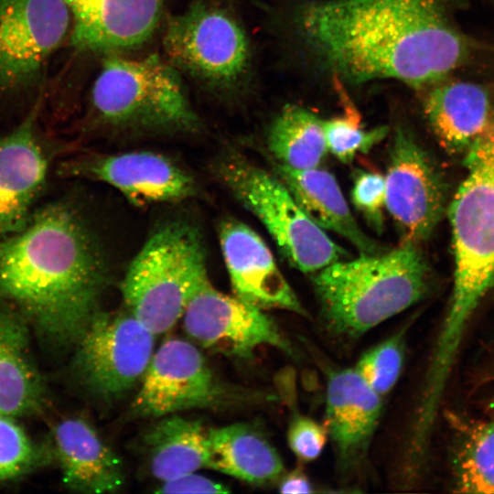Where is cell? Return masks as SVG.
Here are the masks:
<instances>
[{"instance_id": "obj_29", "label": "cell", "mask_w": 494, "mask_h": 494, "mask_svg": "<svg viewBox=\"0 0 494 494\" xmlns=\"http://www.w3.org/2000/svg\"><path fill=\"white\" fill-rule=\"evenodd\" d=\"M328 149L341 162L349 163L359 153H367L387 134V127L364 130L353 114L324 122Z\"/></svg>"}, {"instance_id": "obj_1", "label": "cell", "mask_w": 494, "mask_h": 494, "mask_svg": "<svg viewBox=\"0 0 494 494\" xmlns=\"http://www.w3.org/2000/svg\"><path fill=\"white\" fill-rule=\"evenodd\" d=\"M304 39L344 80L394 79L419 88L440 81L467 48L436 0H327L298 15Z\"/></svg>"}, {"instance_id": "obj_23", "label": "cell", "mask_w": 494, "mask_h": 494, "mask_svg": "<svg viewBox=\"0 0 494 494\" xmlns=\"http://www.w3.org/2000/svg\"><path fill=\"white\" fill-rule=\"evenodd\" d=\"M208 467L253 485H267L285 474L283 461L267 438L247 424L209 429Z\"/></svg>"}, {"instance_id": "obj_28", "label": "cell", "mask_w": 494, "mask_h": 494, "mask_svg": "<svg viewBox=\"0 0 494 494\" xmlns=\"http://www.w3.org/2000/svg\"><path fill=\"white\" fill-rule=\"evenodd\" d=\"M404 329L366 351L355 369L381 396L387 394L401 374L405 351Z\"/></svg>"}, {"instance_id": "obj_11", "label": "cell", "mask_w": 494, "mask_h": 494, "mask_svg": "<svg viewBox=\"0 0 494 494\" xmlns=\"http://www.w3.org/2000/svg\"><path fill=\"white\" fill-rule=\"evenodd\" d=\"M182 317L189 338L216 352L249 358L257 348L272 346L293 354L290 342L263 308L218 291L209 281L195 294Z\"/></svg>"}, {"instance_id": "obj_17", "label": "cell", "mask_w": 494, "mask_h": 494, "mask_svg": "<svg viewBox=\"0 0 494 494\" xmlns=\"http://www.w3.org/2000/svg\"><path fill=\"white\" fill-rule=\"evenodd\" d=\"M382 408L378 394L354 368L328 370L326 388V427L345 471L364 460Z\"/></svg>"}, {"instance_id": "obj_22", "label": "cell", "mask_w": 494, "mask_h": 494, "mask_svg": "<svg viewBox=\"0 0 494 494\" xmlns=\"http://www.w3.org/2000/svg\"><path fill=\"white\" fill-rule=\"evenodd\" d=\"M280 180L305 213L321 229L345 238L360 254L384 252L358 225L340 188L328 171L318 167L295 170L275 164Z\"/></svg>"}, {"instance_id": "obj_25", "label": "cell", "mask_w": 494, "mask_h": 494, "mask_svg": "<svg viewBox=\"0 0 494 494\" xmlns=\"http://www.w3.org/2000/svg\"><path fill=\"white\" fill-rule=\"evenodd\" d=\"M267 145L277 165L295 170L318 167L328 150L324 122L296 105H286L274 120Z\"/></svg>"}, {"instance_id": "obj_19", "label": "cell", "mask_w": 494, "mask_h": 494, "mask_svg": "<svg viewBox=\"0 0 494 494\" xmlns=\"http://www.w3.org/2000/svg\"><path fill=\"white\" fill-rule=\"evenodd\" d=\"M48 446L65 488L81 493L116 492L124 482L123 464L85 419L68 416L51 428Z\"/></svg>"}, {"instance_id": "obj_3", "label": "cell", "mask_w": 494, "mask_h": 494, "mask_svg": "<svg viewBox=\"0 0 494 494\" xmlns=\"http://www.w3.org/2000/svg\"><path fill=\"white\" fill-rule=\"evenodd\" d=\"M467 173L449 208L455 274L427 370L449 377L466 328L494 285V120L466 153Z\"/></svg>"}, {"instance_id": "obj_5", "label": "cell", "mask_w": 494, "mask_h": 494, "mask_svg": "<svg viewBox=\"0 0 494 494\" xmlns=\"http://www.w3.org/2000/svg\"><path fill=\"white\" fill-rule=\"evenodd\" d=\"M91 102L101 123L117 133L191 134L200 127L177 70L155 54L105 59Z\"/></svg>"}, {"instance_id": "obj_12", "label": "cell", "mask_w": 494, "mask_h": 494, "mask_svg": "<svg viewBox=\"0 0 494 494\" xmlns=\"http://www.w3.org/2000/svg\"><path fill=\"white\" fill-rule=\"evenodd\" d=\"M385 189L401 243L418 245L428 238L444 209V187L425 152L401 128L393 138Z\"/></svg>"}, {"instance_id": "obj_27", "label": "cell", "mask_w": 494, "mask_h": 494, "mask_svg": "<svg viewBox=\"0 0 494 494\" xmlns=\"http://www.w3.org/2000/svg\"><path fill=\"white\" fill-rule=\"evenodd\" d=\"M51 461L48 445L36 443L16 418L0 414V482L21 479Z\"/></svg>"}, {"instance_id": "obj_7", "label": "cell", "mask_w": 494, "mask_h": 494, "mask_svg": "<svg viewBox=\"0 0 494 494\" xmlns=\"http://www.w3.org/2000/svg\"><path fill=\"white\" fill-rule=\"evenodd\" d=\"M214 171L235 199L262 221L299 271L314 274L348 256L305 213L280 179L235 153L220 157Z\"/></svg>"}, {"instance_id": "obj_31", "label": "cell", "mask_w": 494, "mask_h": 494, "mask_svg": "<svg viewBox=\"0 0 494 494\" xmlns=\"http://www.w3.org/2000/svg\"><path fill=\"white\" fill-rule=\"evenodd\" d=\"M328 430L317 421L295 415L287 430V442L292 452L302 461L317 458L328 440Z\"/></svg>"}, {"instance_id": "obj_33", "label": "cell", "mask_w": 494, "mask_h": 494, "mask_svg": "<svg viewBox=\"0 0 494 494\" xmlns=\"http://www.w3.org/2000/svg\"><path fill=\"white\" fill-rule=\"evenodd\" d=\"M279 490L282 493H312L314 488L306 474L295 470L279 479Z\"/></svg>"}, {"instance_id": "obj_15", "label": "cell", "mask_w": 494, "mask_h": 494, "mask_svg": "<svg viewBox=\"0 0 494 494\" xmlns=\"http://www.w3.org/2000/svg\"><path fill=\"white\" fill-rule=\"evenodd\" d=\"M219 238L234 295L261 308L306 312L263 239L234 219L222 220Z\"/></svg>"}, {"instance_id": "obj_20", "label": "cell", "mask_w": 494, "mask_h": 494, "mask_svg": "<svg viewBox=\"0 0 494 494\" xmlns=\"http://www.w3.org/2000/svg\"><path fill=\"white\" fill-rule=\"evenodd\" d=\"M30 329L17 312L0 305V414L33 416L47 405L46 384L31 353Z\"/></svg>"}, {"instance_id": "obj_13", "label": "cell", "mask_w": 494, "mask_h": 494, "mask_svg": "<svg viewBox=\"0 0 494 494\" xmlns=\"http://www.w3.org/2000/svg\"><path fill=\"white\" fill-rule=\"evenodd\" d=\"M59 172L108 184L137 206L180 201L196 193L187 171L167 156L149 151L80 155L63 162Z\"/></svg>"}, {"instance_id": "obj_16", "label": "cell", "mask_w": 494, "mask_h": 494, "mask_svg": "<svg viewBox=\"0 0 494 494\" xmlns=\"http://www.w3.org/2000/svg\"><path fill=\"white\" fill-rule=\"evenodd\" d=\"M50 156L38 138L35 113L0 139V240L26 227L48 173Z\"/></svg>"}, {"instance_id": "obj_2", "label": "cell", "mask_w": 494, "mask_h": 494, "mask_svg": "<svg viewBox=\"0 0 494 494\" xmlns=\"http://www.w3.org/2000/svg\"><path fill=\"white\" fill-rule=\"evenodd\" d=\"M108 283L102 247L69 201L35 209L24 229L0 240V305L54 348L74 347Z\"/></svg>"}, {"instance_id": "obj_4", "label": "cell", "mask_w": 494, "mask_h": 494, "mask_svg": "<svg viewBox=\"0 0 494 494\" xmlns=\"http://www.w3.org/2000/svg\"><path fill=\"white\" fill-rule=\"evenodd\" d=\"M313 284L328 329L353 339L419 302L429 271L418 245L401 243L334 262L314 273Z\"/></svg>"}, {"instance_id": "obj_26", "label": "cell", "mask_w": 494, "mask_h": 494, "mask_svg": "<svg viewBox=\"0 0 494 494\" xmlns=\"http://www.w3.org/2000/svg\"><path fill=\"white\" fill-rule=\"evenodd\" d=\"M454 486L462 493H494V421L468 424L454 458Z\"/></svg>"}, {"instance_id": "obj_8", "label": "cell", "mask_w": 494, "mask_h": 494, "mask_svg": "<svg viewBox=\"0 0 494 494\" xmlns=\"http://www.w3.org/2000/svg\"><path fill=\"white\" fill-rule=\"evenodd\" d=\"M163 47L176 70L218 91L233 90L249 66L243 28L227 11L205 2L167 20Z\"/></svg>"}, {"instance_id": "obj_18", "label": "cell", "mask_w": 494, "mask_h": 494, "mask_svg": "<svg viewBox=\"0 0 494 494\" xmlns=\"http://www.w3.org/2000/svg\"><path fill=\"white\" fill-rule=\"evenodd\" d=\"M73 17L72 42L94 51L131 49L157 29L165 0H64Z\"/></svg>"}, {"instance_id": "obj_30", "label": "cell", "mask_w": 494, "mask_h": 494, "mask_svg": "<svg viewBox=\"0 0 494 494\" xmlns=\"http://www.w3.org/2000/svg\"><path fill=\"white\" fill-rule=\"evenodd\" d=\"M351 199L368 225L381 233L386 209L385 177L377 172L360 171L353 182Z\"/></svg>"}, {"instance_id": "obj_24", "label": "cell", "mask_w": 494, "mask_h": 494, "mask_svg": "<svg viewBox=\"0 0 494 494\" xmlns=\"http://www.w3.org/2000/svg\"><path fill=\"white\" fill-rule=\"evenodd\" d=\"M160 418L144 438L151 474L166 481L208 467L209 429L174 413Z\"/></svg>"}, {"instance_id": "obj_32", "label": "cell", "mask_w": 494, "mask_h": 494, "mask_svg": "<svg viewBox=\"0 0 494 494\" xmlns=\"http://www.w3.org/2000/svg\"><path fill=\"white\" fill-rule=\"evenodd\" d=\"M156 492L160 493H228L230 489L222 483L207 477L188 473L163 481Z\"/></svg>"}, {"instance_id": "obj_9", "label": "cell", "mask_w": 494, "mask_h": 494, "mask_svg": "<svg viewBox=\"0 0 494 494\" xmlns=\"http://www.w3.org/2000/svg\"><path fill=\"white\" fill-rule=\"evenodd\" d=\"M154 345L155 334L128 310H101L73 347V374L95 398L116 400L141 381Z\"/></svg>"}, {"instance_id": "obj_14", "label": "cell", "mask_w": 494, "mask_h": 494, "mask_svg": "<svg viewBox=\"0 0 494 494\" xmlns=\"http://www.w3.org/2000/svg\"><path fill=\"white\" fill-rule=\"evenodd\" d=\"M64 0H0V87L28 81L65 37Z\"/></svg>"}, {"instance_id": "obj_6", "label": "cell", "mask_w": 494, "mask_h": 494, "mask_svg": "<svg viewBox=\"0 0 494 494\" xmlns=\"http://www.w3.org/2000/svg\"><path fill=\"white\" fill-rule=\"evenodd\" d=\"M208 281L198 230L175 221L148 238L131 262L121 291L127 310L158 335L174 327Z\"/></svg>"}, {"instance_id": "obj_21", "label": "cell", "mask_w": 494, "mask_h": 494, "mask_svg": "<svg viewBox=\"0 0 494 494\" xmlns=\"http://www.w3.org/2000/svg\"><path fill=\"white\" fill-rule=\"evenodd\" d=\"M424 112L439 143L452 154L467 153L494 120L489 93L468 81L435 87Z\"/></svg>"}, {"instance_id": "obj_10", "label": "cell", "mask_w": 494, "mask_h": 494, "mask_svg": "<svg viewBox=\"0 0 494 494\" xmlns=\"http://www.w3.org/2000/svg\"><path fill=\"white\" fill-rule=\"evenodd\" d=\"M242 393L214 375L194 344L171 338L154 352L132 403V413L160 418L194 408L233 404L243 399Z\"/></svg>"}]
</instances>
